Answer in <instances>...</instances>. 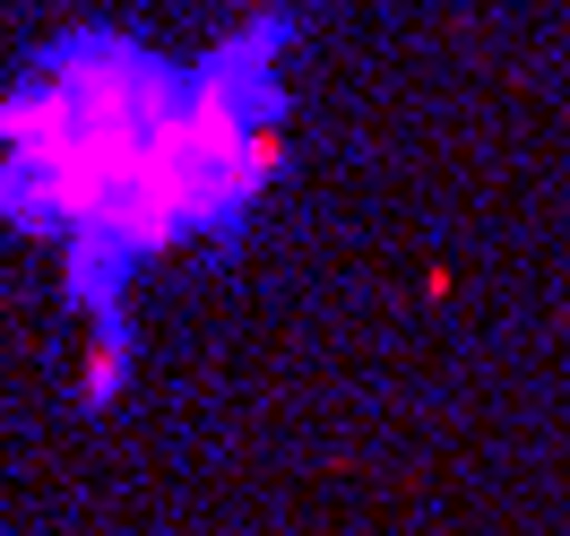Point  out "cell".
I'll return each mask as SVG.
<instances>
[{
  "label": "cell",
  "instance_id": "obj_1",
  "mask_svg": "<svg viewBox=\"0 0 570 536\" xmlns=\"http://www.w3.org/2000/svg\"><path fill=\"white\" fill-rule=\"evenodd\" d=\"M121 363H130V347L105 329V338L87 347V363H78V398H87V407H112V390H121Z\"/></svg>",
  "mask_w": 570,
  "mask_h": 536
}]
</instances>
